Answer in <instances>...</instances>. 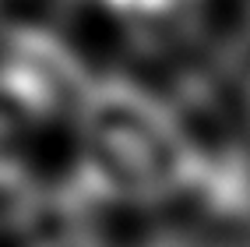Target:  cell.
Returning a JSON list of instances; mask_svg holds the SVG:
<instances>
[{
  "instance_id": "obj_1",
  "label": "cell",
  "mask_w": 250,
  "mask_h": 247,
  "mask_svg": "<svg viewBox=\"0 0 250 247\" xmlns=\"http://www.w3.org/2000/svg\"><path fill=\"white\" fill-rule=\"evenodd\" d=\"M85 152L103 184L130 198H159L194 177V148L155 99L134 89H99L81 117Z\"/></svg>"
},
{
  "instance_id": "obj_2",
  "label": "cell",
  "mask_w": 250,
  "mask_h": 247,
  "mask_svg": "<svg viewBox=\"0 0 250 247\" xmlns=\"http://www.w3.org/2000/svg\"><path fill=\"white\" fill-rule=\"evenodd\" d=\"M103 4H106L113 14H120V18L159 22V18H166V14L180 11L183 4H194V0H103Z\"/></svg>"
}]
</instances>
